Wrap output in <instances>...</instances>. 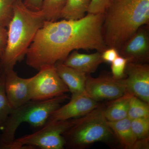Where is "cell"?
<instances>
[{
    "mask_svg": "<svg viewBox=\"0 0 149 149\" xmlns=\"http://www.w3.org/2000/svg\"><path fill=\"white\" fill-rule=\"evenodd\" d=\"M104 13H87L77 20H45L26 54L27 65L37 70L63 63L74 50H95L107 47L102 33Z\"/></svg>",
    "mask_w": 149,
    "mask_h": 149,
    "instance_id": "1",
    "label": "cell"
},
{
    "mask_svg": "<svg viewBox=\"0 0 149 149\" xmlns=\"http://www.w3.org/2000/svg\"><path fill=\"white\" fill-rule=\"evenodd\" d=\"M120 56L119 52L114 48H107L102 53V58L104 62L111 63Z\"/></svg>",
    "mask_w": 149,
    "mask_h": 149,
    "instance_id": "26",
    "label": "cell"
},
{
    "mask_svg": "<svg viewBox=\"0 0 149 149\" xmlns=\"http://www.w3.org/2000/svg\"><path fill=\"white\" fill-rule=\"evenodd\" d=\"M3 70L5 74L6 95L11 107L15 109L30 100L29 88L30 77H19L14 68Z\"/></svg>",
    "mask_w": 149,
    "mask_h": 149,
    "instance_id": "12",
    "label": "cell"
},
{
    "mask_svg": "<svg viewBox=\"0 0 149 149\" xmlns=\"http://www.w3.org/2000/svg\"><path fill=\"white\" fill-rule=\"evenodd\" d=\"M98 107L97 102L86 92L72 95L70 101L54 111L46 123L81 117Z\"/></svg>",
    "mask_w": 149,
    "mask_h": 149,
    "instance_id": "9",
    "label": "cell"
},
{
    "mask_svg": "<svg viewBox=\"0 0 149 149\" xmlns=\"http://www.w3.org/2000/svg\"><path fill=\"white\" fill-rule=\"evenodd\" d=\"M90 0H68L60 19L77 20L83 18L88 12Z\"/></svg>",
    "mask_w": 149,
    "mask_h": 149,
    "instance_id": "17",
    "label": "cell"
},
{
    "mask_svg": "<svg viewBox=\"0 0 149 149\" xmlns=\"http://www.w3.org/2000/svg\"><path fill=\"white\" fill-rule=\"evenodd\" d=\"M67 1L68 0H43L40 11L45 20H58Z\"/></svg>",
    "mask_w": 149,
    "mask_h": 149,
    "instance_id": "18",
    "label": "cell"
},
{
    "mask_svg": "<svg viewBox=\"0 0 149 149\" xmlns=\"http://www.w3.org/2000/svg\"><path fill=\"white\" fill-rule=\"evenodd\" d=\"M5 81V74L3 70L0 75V129H1L13 109L10 105L6 95Z\"/></svg>",
    "mask_w": 149,
    "mask_h": 149,
    "instance_id": "20",
    "label": "cell"
},
{
    "mask_svg": "<svg viewBox=\"0 0 149 149\" xmlns=\"http://www.w3.org/2000/svg\"><path fill=\"white\" fill-rule=\"evenodd\" d=\"M68 99L65 94L45 100H30L15 109L12 110L0 134V149H7L15 139L19 126L26 123L37 130L46 124L54 111Z\"/></svg>",
    "mask_w": 149,
    "mask_h": 149,
    "instance_id": "4",
    "label": "cell"
},
{
    "mask_svg": "<svg viewBox=\"0 0 149 149\" xmlns=\"http://www.w3.org/2000/svg\"><path fill=\"white\" fill-rule=\"evenodd\" d=\"M45 21L40 10L28 8L23 2L15 3L13 17L7 27V46L1 60L3 69L14 68L24 59Z\"/></svg>",
    "mask_w": 149,
    "mask_h": 149,
    "instance_id": "3",
    "label": "cell"
},
{
    "mask_svg": "<svg viewBox=\"0 0 149 149\" xmlns=\"http://www.w3.org/2000/svg\"><path fill=\"white\" fill-rule=\"evenodd\" d=\"M133 95L127 92L112 101L104 109L105 118L108 121H117L128 117L130 100Z\"/></svg>",
    "mask_w": 149,
    "mask_h": 149,
    "instance_id": "16",
    "label": "cell"
},
{
    "mask_svg": "<svg viewBox=\"0 0 149 149\" xmlns=\"http://www.w3.org/2000/svg\"><path fill=\"white\" fill-rule=\"evenodd\" d=\"M111 0H90L87 13H104Z\"/></svg>",
    "mask_w": 149,
    "mask_h": 149,
    "instance_id": "24",
    "label": "cell"
},
{
    "mask_svg": "<svg viewBox=\"0 0 149 149\" xmlns=\"http://www.w3.org/2000/svg\"><path fill=\"white\" fill-rule=\"evenodd\" d=\"M128 62L127 59L122 56H118L111 63L112 76L116 79L125 78V67Z\"/></svg>",
    "mask_w": 149,
    "mask_h": 149,
    "instance_id": "23",
    "label": "cell"
},
{
    "mask_svg": "<svg viewBox=\"0 0 149 149\" xmlns=\"http://www.w3.org/2000/svg\"><path fill=\"white\" fill-rule=\"evenodd\" d=\"M128 118L130 119L149 118V103L133 95L130 100Z\"/></svg>",
    "mask_w": 149,
    "mask_h": 149,
    "instance_id": "19",
    "label": "cell"
},
{
    "mask_svg": "<svg viewBox=\"0 0 149 149\" xmlns=\"http://www.w3.org/2000/svg\"><path fill=\"white\" fill-rule=\"evenodd\" d=\"M78 118L46 123L34 133L15 139L7 149H21L27 147L42 149H63L65 141L63 134L75 124Z\"/></svg>",
    "mask_w": 149,
    "mask_h": 149,
    "instance_id": "6",
    "label": "cell"
},
{
    "mask_svg": "<svg viewBox=\"0 0 149 149\" xmlns=\"http://www.w3.org/2000/svg\"><path fill=\"white\" fill-rule=\"evenodd\" d=\"M131 127L137 140L149 138V118H140L130 120Z\"/></svg>",
    "mask_w": 149,
    "mask_h": 149,
    "instance_id": "21",
    "label": "cell"
},
{
    "mask_svg": "<svg viewBox=\"0 0 149 149\" xmlns=\"http://www.w3.org/2000/svg\"><path fill=\"white\" fill-rule=\"evenodd\" d=\"M3 68L2 64L1 61L0 60V75L3 72Z\"/></svg>",
    "mask_w": 149,
    "mask_h": 149,
    "instance_id": "28",
    "label": "cell"
},
{
    "mask_svg": "<svg viewBox=\"0 0 149 149\" xmlns=\"http://www.w3.org/2000/svg\"><path fill=\"white\" fill-rule=\"evenodd\" d=\"M103 111L98 107L79 118L75 124L63 134L65 146L82 148L96 142L111 140L113 133L108 124Z\"/></svg>",
    "mask_w": 149,
    "mask_h": 149,
    "instance_id": "5",
    "label": "cell"
},
{
    "mask_svg": "<svg viewBox=\"0 0 149 149\" xmlns=\"http://www.w3.org/2000/svg\"><path fill=\"white\" fill-rule=\"evenodd\" d=\"M103 62L101 53L97 51L93 54H84L74 50L70 54L63 63L85 74H90L95 72L99 65Z\"/></svg>",
    "mask_w": 149,
    "mask_h": 149,
    "instance_id": "13",
    "label": "cell"
},
{
    "mask_svg": "<svg viewBox=\"0 0 149 149\" xmlns=\"http://www.w3.org/2000/svg\"><path fill=\"white\" fill-rule=\"evenodd\" d=\"M149 22V0H111L104 13L102 33L108 48L119 51L124 43Z\"/></svg>",
    "mask_w": 149,
    "mask_h": 149,
    "instance_id": "2",
    "label": "cell"
},
{
    "mask_svg": "<svg viewBox=\"0 0 149 149\" xmlns=\"http://www.w3.org/2000/svg\"><path fill=\"white\" fill-rule=\"evenodd\" d=\"M13 0H0V25L7 28L13 15Z\"/></svg>",
    "mask_w": 149,
    "mask_h": 149,
    "instance_id": "22",
    "label": "cell"
},
{
    "mask_svg": "<svg viewBox=\"0 0 149 149\" xmlns=\"http://www.w3.org/2000/svg\"><path fill=\"white\" fill-rule=\"evenodd\" d=\"M56 71L72 95L85 93L87 74L66 66L63 63L54 65Z\"/></svg>",
    "mask_w": 149,
    "mask_h": 149,
    "instance_id": "14",
    "label": "cell"
},
{
    "mask_svg": "<svg viewBox=\"0 0 149 149\" xmlns=\"http://www.w3.org/2000/svg\"><path fill=\"white\" fill-rule=\"evenodd\" d=\"M123 78L127 92L149 103L148 65L128 62Z\"/></svg>",
    "mask_w": 149,
    "mask_h": 149,
    "instance_id": "10",
    "label": "cell"
},
{
    "mask_svg": "<svg viewBox=\"0 0 149 149\" xmlns=\"http://www.w3.org/2000/svg\"><path fill=\"white\" fill-rule=\"evenodd\" d=\"M13 1L14 3H16L20 2H23V0H13Z\"/></svg>",
    "mask_w": 149,
    "mask_h": 149,
    "instance_id": "29",
    "label": "cell"
},
{
    "mask_svg": "<svg viewBox=\"0 0 149 149\" xmlns=\"http://www.w3.org/2000/svg\"><path fill=\"white\" fill-rule=\"evenodd\" d=\"M86 94L96 102L113 100L127 93L124 80L102 75L94 78L87 74L85 85Z\"/></svg>",
    "mask_w": 149,
    "mask_h": 149,
    "instance_id": "8",
    "label": "cell"
},
{
    "mask_svg": "<svg viewBox=\"0 0 149 149\" xmlns=\"http://www.w3.org/2000/svg\"><path fill=\"white\" fill-rule=\"evenodd\" d=\"M107 123L123 146L127 149L134 148L137 139L133 134L128 118L117 121H107Z\"/></svg>",
    "mask_w": 149,
    "mask_h": 149,
    "instance_id": "15",
    "label": "cell"
},
{
    "mask_svg": "<svg viewBox=\"0 0 149 149\" xmlns=\"http://www.w3.org/2000/svg\"><path fill=\"white\" fill-rule=\"evenodd\" d=\"M43 0H23L24 5L33 10H40Z\"/></svg>",
    "mask_w": 149,
    "mask_h": 149,
    "instance_id": "27",
    "label": "cell"
},
{
    "mask_svg": "<svg viewBox=\"0 0 149 149\" xmlns=\"http://www.w3.org/2000/svg\"><path fill=\"white\" fill-rule=\"evenodd\" d=\"M148 25L139 28L125 43L118 52L129 62H144L148 60L149 37Z\"/></svg>",
    "mask_w": 149,
    "mask_h": 149,
    "instance_id": "11",
    "label": "cell"
},
{
    "mask_svg": "<svg viewBox=\"0 0 149 149\" xmlns=\"http://www.w3.org/2000/svg\"><path fill=\"white\" fill-rule=\"evenodd\" d=\"M29 88L30 100H49L69 91L54 65L43 67L30 77Z\"/></svg>",
    "mask_w": 149,
    "mask_h": 149,
    "instance_id": "7",
    "label": "cell"
},
{
    "mask_svg": "<svg viewBox=\"0 0 149 149\" xmlns=\"http://www.w3.org/2000/svg\"><path fill=\"white\" fill-rule=\"evenodd\" d=\"M8 29L0 25V60H2L7 46Z\"/></svg>",
    "mask_w": 149,
    "mask_h": 149,
    "instance_id": "25",
    "label": "cell"
}]
</instances>
